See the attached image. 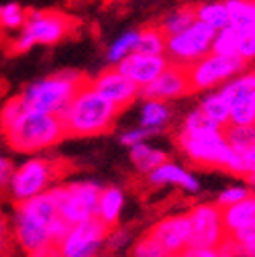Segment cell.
<instances>
[{
  "label": "cell",
  "instance_id": "cell-34",
  "mask_svg": "<svg viewBox=\"0 0 255 257\" xmlns=\"http://www.w3.org/2000/svg\"><path fill=\"white\" fill-rule=\"evenodd\" d=\"M131 241H133V235H131V229L126 227H110L108 235H106V243H104V249H108L110 253L114 251H120V249H126L131 247Z\"/></svg>",
  "mask_w": 255,
  "mask_h": 257
},
{
  "label": "cell",
  "instance_id": "cell-21",
  "mask_svg": "<svg viewBox=\"0 0 255 257\" xmlns=\"http://www.w3.org/2000/svg\"><path fill=\"white\" fill-rule=\"evenodd\" d=\"M255 222V194L247 196L245 200L222 208V224H225L227 235L243 229L245 224Z\"/></svg>",
  "mask_w": 255,
  "mask_h": 257
},
{
  "label": "cell",
  "instance_id": "cell-45",
  "mask_svg": "<svg viewBox=\"0 0 255 257\" xmlns=\"http://www.w3.org/2000/svg\"><path fill=\"white\" fill-rule=\"evenodd\" d=\"M96 257H114L112 253H100V255H96Z\"/></svg>",
  "mask_w": 255,
  "mask_h": 257
},
{
  "label": "cell",
  "instance_id": "cell-19",
  "mask_svg": "<svg viewBox=\"0 0 255 257\" xmlns=\"http://www.w3.org/2000/svg\"><path fill=\"white\" fill-rule=\"evenodd\" d=\"M174 118V108L170 102L143 98V104L139 108V126H145L155 135L168 128V124Z\"/></svg>",
  "mask_w": 255,
  "mask_h": 257
},
{
  "label": "cell",
  "instance_id": "cell-5",
  "mask_svg": "<svg viewBox=\"0 0 255 257\" xmlns=\"http://www.w3.org/2000/svg\"><path fill=\"white\" fill-rule=\"evenodd\" d=\"M86 82L88 78L76 70H61L27 84L17 96L27 110L59 116Z\"/></svg>",
  "mask_w": 255,
  "mask_h": 257
},
{
  "label": "cell",
  "instance_id": "cell-35",
  "mask_svg": "<svg viewBox=\"0 0 255 257\" xmlns=\"http://www.w3.org/2000/svg\"><path fill=\"white\" fill-rule=\"evenodd\" d=\"M237 31V29H235ZM239 33V39H237V57L245 63H251L255 61V31H247V33Z\"/></svg>",
  "mask_w": 255,
  "mask_h": 257
},
{
  "label": "cell",
  "instance_id": "cell-20",
  "mask_svg": "<svg viewBox=\"0 0 255 257\" xmlns=\"http://www.w3.org/2000/svg\"><path fill=\"white\" fill-rule=\"evenodd\" d=\"M124 210V192L118 186H102L100 196H98V208L96 218L102 220L106 227H116L120 214Z\"/></svg>",
  "mask_w": 255,
  "mask_h": 257
},
{
  "label": "cell",
  "instance_id": "cell-7",
  "mask_svg": "<svg viewBox=\"0 0 255 257\" xmlns=\"http://www.w3.org/2000/svg\"><path fill=\"white\" fill-rule=\"evenodd\" d=\"M74 31V19L59 11H31L25 25L13 41L17 53H25L37 45H55Z\"/></svg>",
  "mask_w": 255,
  "mask_h": 257
},
{
  "label": "cell",
  "instance_id": "cell-43",
  "mask_svg": "<svg viewBox=\"0 0 255 257\" xmlns=\"http://www.w3.org/2000/svg\"><path fill=\"white\" fill-rule=\"evenodd\" d=\"M243 162H245V178L255 176V145L243 155Z\"/></svg>",
  "mask_w": 255,
  "mask_h": 257
},
{
  "label": "cell",
  "instance_id": "cell-40",
  "mask_svg": "<svg viewBox=\"0 0 255 257\" xmlns=\"http://www.w3.org/2000/svg\"><path fill=\"white\" fill-rule=\"evenodd\" d=\"M13 162L7 157V155H0V192L5 188H9V182H11V176H13Z\"/></svg>",
  "mask_w": 255,
  "mask_h": 257
},
{
  "label": "cell",
  "instance_id": "cell-42",
  "mask_svg": "<svg viewBox=\"0 0 255 257\" xmlns=\"http://www.w3.org/2000/svg\"><path fill=\"white\" fill-rule=\"evenodd\" d=\"M27 257H61V255H59L57 243H49V245H43V247H39L35 251L27 253Z\"/></svg>",
  "mask_w": 255,
  "mask_h": 257
},
{
  "label": "cell",
  "instance_id": "cell-4",
  "mask_svg": "<svg viewBox=\"0 0 255 257\" xmlns=\"http://www.w3.org/2000/svg\"><path fill=\"white\" fill-rule=\"evenodd\" d=\"M178 149L190 164L204 170H225L235 176H245L243 155L235 153L225 137V128L212 126L198 133H178Z\"/></svg>",
  "mask_w": 255,
  "mask_h": 257
},
{
  "label": "cell",
  "instance_id": "cell-41",
  "mask_svg": "<svg viewBox=\"0 0 255 257\" xmlns=\"http://www.w3.org/2000/svg\"><path fill=\"white\" fill-rule=\"evenodd\" d=\"M186 257H220L218 247H190L184 251Z\"/></svg>",
  "mask_w": 255,
  "mask_h": 257
},
{
  "label": "cell",
  "instance_id": "cell-10",
  "mask_svg": "<svg viewBox=\"0 0 255 257\" xmlns=\"http://www.w3.org/2000/svg\"><path fill=\"white\" fill-rule=\"evenodd\" d=\"M214 35H216V31H212L210 27L196 21L186 31H182V33L168 37L166 57L170 59V63H176V66H182V68H190L194 61L202 59L204 55H208L212 51Z\"/></svg>",
  "mask_w": 255,
  "mask_h": 257
},
{
  "label": "cell",
  "instance_id": "cell-14",
  "mask_svg": "<svg viewBox=\"0 0 255 257\" xmlns=\"http://www.w3.org/2000/svg\"><path fill=\"white\" fill-rule=\"evenodd\" d=\"M90 84H92L94 90H96L98 94H102L104 98L110 104H114L118 110L129 108L141 96V88L135 86L118 68L102 70L98 76H94L90 80Z\"/></svg>",
  "mask_w": 255,
  "mask_h": 257
},
{
  "label": "cell",
  "instance_id": "cell-9",
  "mask_svg": "<svg viewBox=\"0 0 255 257\" xmlns=\"http://www.w3.org/2000/svg\"><path fill=\"white\" fill-rule=\"evenodd\" d=\"M186 70H188V80H190L192 92H210V90H218L231 78L245 72L247 63L241 61L239 57L218 55V53L210 51L208 55L194 61L192 66Z\"/></svg>",
  "mask_w": 255,
  "mask_h": 257
},
{
  "label": "cell",
  "instance_id": "cell-17",
  "mask_svg": "<svg viewBox=\"0 0 255 257\" xmlns=\"http://www.w3.org/2000/svg\"><path fill=\"white\" fill-rule=\"evenodd\" d=\"M170 66V59L166 55H145L135 51L133 55H129L122 63H118V70L129 78L135 86H139L141 90L145 86H149L159 74Z\"/></svg>",
  "mask_w": 255,
  "mask_h": 257
},
{
  "label": "cell",
  "instance_id": "cell-26",
  "mask_svg": "<svg viewBox=\"0 0 255 257\" xmlns=\"http://www.w3.org/2000/svg\"><path fill=\"white\" fill-rule=\"evenodd\" d=\"M229 11V27L247 33L255 31V0H225Z\"/></svg>",
  "mask_w": 255,
  "mask_h": 257
},
{
  "label": "cell",
  "instance_id": "cell-33",
  "mask_svg": "<svg viewBox=\"0 0 255 257\" xmlns=\"http://www.w3.org/2000/svg\"><path fill=\"white\" fill-rule=\"evenodd\" d=\"M253 194V190L249 188V184H233V186H227V188H222L218 192V196H216V204L220 208H227L231 204H237L241 200H245L247 196Z\"/></svg>",
  "mask_w": 255,
  "mask_h": 257
},
{
  "label": "cell",
  "instance_id": "cell-29",
  "mask_svg": "<svg viewBox=\"0 0 255 257\" xmlns=\"http://www.w3.org/2000/svg\"><path fill=\"white\" fill-rule=\"evenodd\" d=\"M166 41H168V37L162 33V29L157 25L139 29L137 51L145 53V55H166Z\"/></svg>",
  "mask_w": 255,
  "mask_h": 257
},
{
  "label": "cell",
  "instance_id": "cell-11",
  "mask_svg": "<svg viewBox=\"0 0 255 257\" xmlns=\"http://www.w3.org/2000/svg\"><path fill=\"white\" fill-rule=\"evenodd\" d=\"M110 227L98 218L72 224L57 247L61 257H96L102 253Z\"/></svg>",
  "mask_w": 255,
  "mask_h": 257
},
{
  "label": "cell",
  "instance_id": "cell-6",
  "mask_svg": "<svg viewBox=\"0 0 255 257\" xmlns=\"http://www.w3.org/2000/svg\"><path fill=\"white\" fill-rule=\"evenodd\" d=\"M66 162L59 157L33 155L25 159L23 164L15 166L7 190L17 204L31 200L39 194H45L55 184H59L57 180L66 174Z\"/></svg>",
  "mask_w": 255,
  "mask_h": 257
},
{
  "label": "cell",
  "instance_id": "cell-25",
  "mask_svg": "<svg viewBox=\"0 0 255 257\" xmlns=\"http://www.w3.org/2000/svg\"><path fill=\"white\" fill-rule=\"evenodd\" d=\"M196 11V21L210 27L212 31H220L229 27V11L225 0H206V3H198L194 7Z\"/></svg>",
  "mask_w": 255,
  "mask_h": 257
},
{
  "label": "cell",
  "instance_id": "cell-16",
  "mask_svg": "<svg viewBox=\"0 0 255 257\" xmlns=\"http://www.w3.org/2000/svg\"><path fill=\"white\" fill-rule=\"evenodd\" d=\"M188 94H192L190 80H188V70L182 68V66H176V63H170V66L159 74L149 86H145L141 90L143 98L164 100V102L186 98Z\"/></svg>",
  "mask_w": 255,
  "mask_h": 257
},
{
  "label": "cell",
  "instance_id": "cell-44",
  "mask_svg": "<svg viewBox=\"0 0 255 257\" xmlns=\"http://www.w3.org/2000/svg\"><path fill=\"white\" fill-rule=\"evenodd\" d=\"M247 184H249V188L255 192V176H249V178H247Z\"/></svg>",
  "mask_w": 255,
  "mask_h": 257
},
{
  "label": "cell",
  "instance_id": "cell-47",
  "mask_svg": "<svg viewBox=\"0 0 255 257\" xmlns=\"http://www.w3.org/2000/svg\"><path fill=\"white\" fill-rule=\"evenodd\" d=\"M0 257H5V253H0Z\"/></svg>",
  "mask_w": 255,
  "mask_h": 257
},
{
  "label": "cell",
  "instance_id": "cell-46",
  "mask_svg": "<svg viewBox=\"0 0 255 257\" xmlns=\"http://www.w3.org/2000/svg\"><path fill=\"white\" fill-rule=\"evenodd\" d=\"M168 257H186L184 253H174V255H168Z\"/></svg>",
  "mask_w": 255,
  "mask_h": 257
},
{
  "label": "cell",
  "instance_id": "cell-32",
  "mask_svg": "<svg viewBox=\"0 0 255 257\" xmlns=\"http://www.w3.org/2000/svg\"><path fill=\"white\" fill-rule=\"evenodd\" d=\"M129 257H168L166 249L159 245L151 235H143L139 237L133 245H131V253Z\"/></svg>",
  "mask_w": 255,
  "mask_h": 257
},
{
  "label": "cell",
  "instance_id": "cell-31",
  "mask_svg": "<svg viewBox=\"0 0 255 257\" xmlns=\"http://www.w3.org/2000/svg\"><path fill=\"white\" fill-rule=\"evenodd\" d=\"M237 39H239V33L233 27L216 31L214 41H212V53L237 57Z\"/></svg>",
  "mask_w": 255,
  "mask_h": 257
},
{
  "label": "cell",
  "instance_id": "cell-38",
  "mask_svg": "<svg viewBox=\"0 0 255 257\" xmlns=\"http://www.w3.org/2000/svg\"><path fill=\"white\" fill-rule=\"evenodd\" d=\"M227 237H231V239H235L239 245H243V247L255 251V222L245 224L243 229H239V231H235L233 235H227Z\"/></svg>",
  "mask_w": 255,
  "mask_h": 257
},
{
  "label": "cell",
  "instance_id": "cell-28",
  "mask_svg": "<svg viewBox=\"0 0 255 257\" xmlns=\"http://www.w3.org/2000/svg\"><path fill=\"white\" fill-rule=\"evenodd\" d=\"M225 137L235 153L245 155L255 145V124H229L225 128Z\"/></svg>",
  "mask_w": 255,
  "mask_h": 257
},
{
  "label": "cell",
  "instance_id": "cell-24",
  "mask_svg": "<svg viewBox=\"0 0 255 257\" xmlns=\"http://www.w3.org/2000/svg\"><path fill=\"white\" fill-rule=\"evenodd\" d=\"M194 23H196L194 5H182V7H176L170 13H166L157 27L162 29V33L166 37H172V35H178V33H182V31H186L190 25H194Z\"/></svg>",
  "mask_w": 255,
  "mask_h": 257
},
{
  "label": "cell",
  "instance_id": "cell-12",
  "mask_svg": "<svg viewBox=\"0 0 255 257\" xmlns=\"http://www.w3.org/2000/svg\"><path fill=\"white\" fill-rule=\"evenodd\" d=\"M190 247H218L227 239L222 208L216 202H200L188 210ZM188 247V249H190Z\"/></svg>",
  "mask_w": 255,
  "mask_h": 257
},
{
  "label": "cell",
  "instance_id": "cell-23",
  "mask_svg": "<svg viewBox=\"0 0 255 257\" xmlns=\"http://www.w3.org/2000/svg\"><path fill=\"white\" fill-rule=\"evenodd\" d=\"M198 108L204 112L206 118H210L220 128H227L231 124V110H229V104L225 100V96L220 94V90L204 92L200 102H198Z\"/></svg>",
  "mask_w": 255,
  "mask_h": 257
},
{
  "label": "cell",
  "instance_id": "cell-2",
  "mask_svg": "<svg viewBox=\"0 0 255 257\" xmlns=\"http://www.w3.org/2000/svg\"><path fill=\"white\" fill-rule=\"evenodd\" d=\"M55 200L49 192L39 194L31 200L19 202L11 216L13 241L25 253H31L53 241V227L59 220Z\"/></svg>",
  "mask_w": 255,
  "mask_h": 257
},
{
  "label": "cell",
  "instance_id": "cell-37",
  "mask_svg": "<svg viewBox=\"0 0 255 257\" xmlns=\"http://www.w3.org/2000/svg\"><path fill=\"white\" fill-rule=\"evenodd\" d=\"M218 253H220V257H255L253 249H247V247L239 245L231 237H227L225 241L218 245Z\"/></svg>",
  "mask_w": 255,
  "mask_h": 257
},
{
  "label": "cell",
  "instance_id": "cell-22",
  "mask_svg": "<svg viewBox=\"0 0 255 257\" xmlns=\"http://www.w3.org/2000/svg\"><path fill=\"white\" fill-rule=\"evenodd\" d=\"M129 159L133 168L139 172V174H151L157 166H162L164 162H168V153L164 149H157L153 145H149L147 141L145 143H139L135 147L129 149Z\"/></svg>",
  "mask_w": 255,
  "mask_h": 257
},
{
  "label": "cell",
  "instance_id": "cell-30",
  "mask_svg": "<svg viewBox=\"0 0 255 257\" xmlns=\"http://www.w3.org/2000/svg\"><path fill=\"white\" fill-rule=\"evenodd\" d=\"M27 13L19 3H7V5H0V29H7V31H21L27 19Z\"/></svg>",
  "mask_w": 255,
  "mask_h": 257
},
{
  "label": "cell",
  "instance_id": "cell-8",
  "mask_svg": "<svg viewBox=\"0 0 255 257\" xmlns=\"http://www.w3.org/2000/svg\"><path fill=\"white\" fill-rule=\"evenodd\" d=\"M100 190L102 186L94 180H72L55 184L49 190V194L55 200L59 216L70 224H78L96 218Z\"/></svg>",
  "mask_w": 255,
  "mask_h": 257
},
{
  "label": "cell",
  "instance_id": "cell-18",
  "mask_svg": "<svg viewBox=\"0 0 255 257\" xmlns=\"http://www.w3.org/2000/svg\"><path fill=\"white\" fill-rule=\"evenodd\" d=\"M147 182L155 188H162V186H176L180 188L186 194H198L200 192V180L186 170L184 166L176 164V162H164L162 166H157L151 174H147Z\"/></svg>",
  "mask_w": 255,
  "mask_h": 257
},
{
  "label": "cell",
  "instance_id": "cell-48",
  "mask_svg": "<svg viewBox=\"0 0 255 257\" xmlns=\"http://www.w3.org/2000/svg\"><path fill=\"white\" fill-rule=\"evenodd\" d=\"M253 72H255V66H253Z\"/></svg>",
  "mask_w": 255,
  "mask_h": 257
},
{
  "label": "cell",
  "instance_id": "cell-15",
  "mask_svg": "<svg viewBox=\"0 0 255 257\" xmlns=\"http://www.w3.org/2000/svg\"><path fill=\"white\" fill-rule=\"evenodd\" d=\"M147 235H151L159 245L166 249L168 255L184 253L190 247V218L188 212L168 214L164 218L155 220Z\"/></svg>",
  "mask_w": 255,
  "mask_h": 257
},
{
  "label": "cell",
  "instance_id": "cell-36",
  "mask_svg": "<svg viewBox=\"0 0 255 257\" xmlns=\"http://www.w3.org/2000/svg\"><path fill=\"white\" fill-rule=\"evenodd\" d=\"M151 135H153V133L149 131V128L137 124V126H131V128H126V131H122L120 137H118V143L131 149V147H135V145H139V143H145Z\"/></svg>",
  "mask_w": 255,
  "mask_h": 257
},
{
  "label": "cell",
  "instance_id": "cell-27",
  "mask_svg": "<svg viewBox=\"0 0 255 257\" xmlns=\"http://www.w3.org/2000/svg\"><path fill=\"white\" fill-rule=\"evenodd\" d=\"M137 43H139V29H131L120 33L106 49V61L110 68H116L118 63H122L129 55H133L137 51Z\"/></svg>",
  "mask_w": 255,
  "mask_h": 257
},
{
  "label": "cell",
  "instance_id": "cell-39",
  "mask_svg": "<svg viewBox=\"0 0 255 257\" xmlns=\"http://www.w3.org/2000/svg\"><path fill=\"white\" fill-rule=\"evenodd\" d=\"M13 243V231H11V218L0 210V253H7Z\"/></svg>",
  "mask_w": 255,
  "mask_h": 257
},
{
  "label": "cell",
  "instance_id": "cell-1",
  "mask_svg": "<svg viewBox=\"0 0 255 257\" xmlns=\"http://www.w3.org/2000/svg\"><path fill=\"white\" fill-rule=\"evenodd\" d=\"M0 133L13 151L29 155L41 153L68 137L59 116L27 110L19 96L0 106Z\"/></svg>",
  "mask_w": 255,
  "mask_h": 257
},
{
  "label": "cell",
  "instance_id": "cell-13",
  "mask_svg": "<svg viewBox=\"0 0 255 257\" xmlns=\"http://www.w3.org/2000/svg\"><path fill=\"white\" fill-rule=\"evenodd\" d=\"M220 94L231 110V124H255V72L245 70L222 84Z\"/></svg>",
  "mask_w": 255,
  "mask_h": 257
},
{
  "label": "cell",
  "instance_id": "cell-3",
  "mask_svg": "<svg viewBox=\"0 0 255 257\" xmlns=\"http://www.w3.org/2000/svg\"><path fill=\"white\" fill-rule=\"evenodd\" d=\"M118 108L92 88L90 80L76 92L72 102L59 114L68 137H96L114 126Z\"/></svg>",
  "mask_w": 255,
  "mask_h": 257
}]
</instances>
